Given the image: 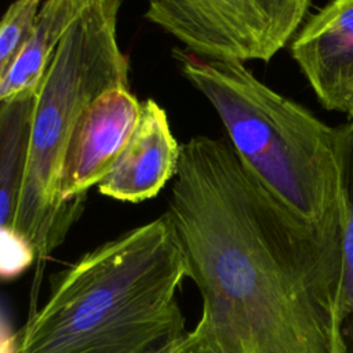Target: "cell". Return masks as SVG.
<instances>
[{
    "mask_svg": "<svg viewBox=\"0 0 353 353\" xmlns=\"http://www.w3.org/2000/svg\"><path fill=\"white\" fill-rule=\"evenodd\" d=\"M150 353H219L208 321L204 316L192 331H185L175 339H170Z\"/></svg>",
    "mask_w": 353,
    "mask_h": 353,
    "instance_id": "obj_13",
    "label": "cell"
},
{
    "mask_svg": "<svg viewBox=\"0 0 353 353\" xmlns=\"http://www.w3.org/2000/svg\"><path fill=\"white\" fill-rule=\"evenodd\" d=\"M189 277L167 212L81 255L14 336V353H150L185 332Z\"/></svg>",
    "mask_w": 353,
    "mask_h": 353,
    "instance_id": "obj_2",
    "label": "cell"
},
{
    "mask_svg": "<svg viewBox=\"0 0 353 353\" xmlns=\"http://www.w3.org/2000/svg\"><path fill=\"white\" fill-rule=\"evenodd\" d=\"M172 57L212 105L247 168L303 221L345 229V124H325L243 62L204 59L178 48Z\"/></svg>",
    "mask_w": 353,
    "mask_h": 353,
    "instance_id": "obj_3",
    "label": "cell"
},
{
    "mask_svg": "<svg viewBox=\"0 0 353 353\" xmlns=\"http://www.w3.org/2000/svg\"><path fill=\"white\" fill-rule=\"evenodd\" d=\"M34 102L36 90L0 101V232L14 233L28 167Z\"/></svg>",
    "mask_w": 353,
    "mask_h": 353,
    "instance_id": "obj_9",
    "label": "cell"
},
{
    "mask_svg": "<svg viewBox=\"0 0 353 353\" xmlns=\"http://www.w3.org/2000/svg\"><path fill=\"white\" fill-rule=\"evenodd\" d=\"M123 0H88L63 34L36 87L30 145L14 233L43 263L83 208L63 205L58 183L73 128L98 95L128 85V58L117 40Z\"/></svg>",
    "mask_w": 353,
    "mask_h": 353,
    "instance_id": "obj_4",
    "label": "cell"
},
{
    "mask_svg": "<svg viewBox=\"0 0 353 353\" xmlns=\"http://www.w3.org/2000/svg\"><path fill=\"white\" fill-rule=\"evenodd\" d=\"M88 0H46L21 54L0 87V101L36 90L63 34Z\"/></svg>",
    "mask_w": 353,
    "mask_h": 353,
    "instance_id": "obj_10",
    "label": "cell"
},
{
    "mask_svg": "<svg viewBox=\"0 0 353 353\" xmlns=\"http://www.w3.org/2000/svg\"><path fill=\"white\" fill-rule=\"evenodd\" d=\"M33 259V250L22 239L11 232H0V276H15Z\"/></svg>",
    "mask_w": 353,
    "mask_h": 353,
    "instance_id": "obj_14",
    "label": "cell"
},
{
    "mask_svg": "<svg viewBox=\"0 0 353 353\" xmlns=\"http://www.w3.org/2000/svg\"><path fill=\"white\" fill-rule=\"evenodd\" d=\"M40 0H15L0 19V87L32 32Z\"/></svg>",
    "mask_w": 353,
    "mask_h": 353,
    "instance_id": "obj_12",
    "label": "cell"
},
{
    "mask_svg": "<svg viewBox=\"0 0 353 353\" xmlns=\"http://www.w3.org/2000/svg\"><path fill=\"white\" fill-rule=\"evenodd\" d=\"M141 106L130 85L108 88L85 106L63 154L58 183L63 205L84 207L90 188L109 174L130 141Z\"/></svg>",
    "mask_w": 353,
    "mask_h": 353,
    "instance_id": "obj_6",
    "label": "cell"
},
{
    "mask_svg": "<svg viewBox=\"0 0 353 353\" xmlns=\"http://www.w3.org/2000/svg\"><path fill=\"white\" fill-rule=\"evenodd\" d=\"M310 6L312 0H146L145 18L200 58L269 62L292 40Z\"/></svg>",
    "mask_w": 353,
    "mask_h": 353,
    "instance_id": "obj_5",
    "label": "cell"
},
{
    "mask_svg": "<svg viewBox=\"0 0 353 353\" xmlns=\"http://www.w3.org/2000/svg\"><path fill=\"white\" fill-rule=\"evenodd\" d=\"M167 214L219 353H341L345 229L299 218L205 135L181 146Z\"/></svg>",
    "mask_w": 353,
    "mask_h": 353,
    "instance_id": "obj_1",
    "label": "cell"
},
{
    "mask_svg": "<svg viewBox=\"0 0 353 353\" xmlns=\"http://www.w3.org/2000/svg\"><path fill=\"white\" fill-rule=\"evenodd\" d=\"M346 225L343 233V268L339 301L341 353H353V121L345 124Z\"/></svg>",
    "mask_w": 353,
    "mask_h": 353,
    "instance_id": "obj_11",
    "label": "cell"
},
{
    "mask_svg": "<svg viewBox=\"0 0 353 353\" xmlns=\"http://www.w3.org/2000/svg\"><path fill=\"white\" fill-rule=\"evenodd\" d=\"M290 52L321 106L353 121V0H330L310 14Z\"/></svg>",
    "mask_w": 353,
    "mask_h": 353,
    "instance_id": "obj_7",
    "label": "cell"
},
{
    "mask_svg": "<svg viewBox=\"0 0 353 353\" xmlns=\"http://www.w3.org/2000/svg\"><path fill=\"white\" fill-rule=\"evenodd\" d=\"M181 146L171 132L165 110L153 99L142 102L137 127L99 193L130 203L154 197L175 176Z\"/></svg>",
    "mask_w": 353,
    "mask_h": 353,
    "instance_id": "obj_8",
    "label": "cell"
}]
</instances>
